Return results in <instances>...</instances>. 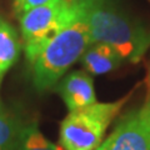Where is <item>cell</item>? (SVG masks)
Wrapping results in <instances>:
<instances>
[{
    "instance_id": "6da1fadb",
    "label": "cell",
    "mask_w": 150,
    "mask_h": 150,
    "mask_svg": "<svg viewBox=\"0 0 150 150\" xmlns=\"http://www.w3.org/2000/svg\"><path fill=\"white\" fill-rule=\"evenodd\" d=\"M89 28L90 43L111 46L126 62L139 63L150 48V29L111 0H78Z\"/></svg>"
},
{
    "instance_id": "7a4b0ae2",
    "label": "cell",
    "mask_w": 150,
    "mask_h": 150,
    "mask_svg": "<svg viewBox=\"0 0 150 150\" xmlns=\"http://www.w3.org/2000/svg\"><path fill=\"white\" fill-rule=\"evenodd\" d=\"M78 13L68 25L54 35L25 51L31 68L33 84L38 91H45L56 86L65 73L81 58L90 45L89 28L78 4Z\"/></svg>"
},
{
    "instance_id": "3957f363",
    "label": "cell",
    "mask_w": 150,
    "mask_h": 150,
    "mask_svg": "<svg viewBox=\"0 0 150 150\" xmlns=\"http://www.w3.org/2000/svg\"><path fill=\"white\" fill-rule=\"evenodd\" d=\"M130 96L112 103H94L83 109L69 111L60 124V144L64 150H95L104 142L109 125Z\"/></svg>"
},
{
    "instance_id": "277c9868",
    "label": "cell",
    "mask_w": 150,
    "mask_h": 150,
    "mask_svg": "<svg viewBox=\"0 0 150 150\" xmlns=\"http://www.w3.org/2000/svg\"><path fill=\"white\" fill-rule=\"evenodd\" d=\"M78 13L76 0H50L20 15V30L25 51L54 35L75 18Z\"/></svg>"
},
{
    "instance_id": "5b68a950",
    "label": "cell",
    "mask_w": 150,
    "mask_h": 150,
    "mask_svg": "<svg viewBox=\"0 0 150 150\" xmlns=\"http://www.w3.org/2000/svg\"><path fill=\"white\" fill-rule=\"evenodd\" d=\"M106 150H150V99L120 119Z\"/></svg>"
},
{
    "instance_id": "8992f818",
    "label": "cell",
    "mask_w": 150,
    "mask_h": 150,
    "mask_svg": "<svg viewBox=\"0 0 150 150\" xmlns=\"http://www.w3.org/2000/svg\"><path fill=\"white\" fill-rule=\"evenodd\" d=\"M56 90L69 111L83 109L96 103L94 81L88 71L76 70L65 75L56 84Z\"/></svg>"
},
{
    "instance_id": "52a82bcc",
    "label": "cell",
    "mask_w": 150,
    "mask_h": 150,
    "mask_svg": "<svg viewBox=\"0 0 150 150\" xmlns=\"http://www.w3.org/2000/svg\"><path fill=\"white\" fill-rule=\"evenodd\" d=\"M80 60L89 74L101 75L119 68L124 59L111 46L103 43H94L86 48Z\"/></svg>"
},
{
    "instance_id": "ba28073f",
    "label": "cell",
    "mask_w": 150,
    "mask_h": 150,
    "mask_svg": "<svg viewBox=\"0 0 150 150\" xmlns=\"http://www.w3.org/2000/svg\"><path fill=\"white\" fill-rule=\"evenodd\" d=\"M20 40L11 24L0 18V79L20 55Z\"/></svg>"
},
{
    "instance_id": "9c48e42d",
    "label": "cell",
    "mask_w": 150,
    "mask_h": 150,
    "mask_svg": "<svg viewBox=\"0 0 150 150\" xmlns=\"http://www.w3.org/2000/svg\"><path fill=\"white\" fill-rule=\"evenodd\" d=\"M24 126L0 103V150H16Z\"/></svg>"
},
{
    "instance_id": "30bf717a",
    "label": "cell",
    "mask_w": 150,
    "mask_h": 150,
    "mask_svg": "<svg viewBox=\"0 0 150 150\" xmlns=\"http://www.w3.org/2000/svg\"><path fill=\"white\" fill-rule=\"evenodd\" d=\"M16 150H63L39 130L36 124H29L23 128Z\"/></svg>"
},
{
    "instance_id": "8fae6325",
    "label": "cell",
    "mask_w": 150,
    "mask_h": 150,
    "mask_svg": "<svg viewBox=\"0 0 150 150\" xmlns=\"http://www.w3.org/2000/svg\"><path fill=\"white\" fill-rule=\"evenodd\" d=\"M50 1V0H14V10H15L16 15H23L25 11L30 10V9L43 5V4Z\"/></svg>"
},
{
    "instance_id": "7c38bea8",
    "label": "cell",
    "mask_w": 150,
    "mask_h": 150,
    "mask_svg": "<svg viewBox=\"0 0 150 150\" xmlns=\"http://www.w3.org/2000/svg\"><path fill=\"white\" fill-rule=\"evenodd\" d=\"M106 149H108V138L101 143L100 146H99V148H96L95 150H106Z\"/></svg>"
},
{
    "instance_id": "4fadbf2b",
    "label": "cell",
    "mask_w": 150,
    "mask_h": 150,
    "mask_svg": "<svg viewBox=\"0 0 150 150\" xmlns=\"http://www.w3.org/2000/svg\"><path fill=\"white\" fill-rule=\"evenodd\" d=\"M148 89H149V94H150V68H149V74H148Z\"/></svg>"
},
{
    "instance_id": "5bb4252c",
    "label": "cell",
    "mask_w": 150,
    "mask_h": 150,
    "mask_svg": "<svg viewBox=\"0 0 150 150\" xmlns=\"http://www.w3.org/2000/svg\"><path fill=\"white\" fill-rule=\"evenodd\" d=\"M0 80H1V79H0Z\"/></svg>"
}]
</instances>
